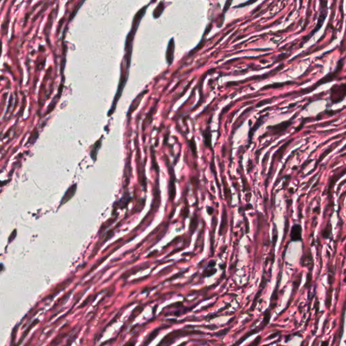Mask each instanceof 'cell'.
<instances>
[{"instance_id": "obj_9", "label": "cell", "mask_w": 346, "mask_h": 346, "mask_svg": "<svg viewBox=\"0 0 346 346\" xmlns=\"http://www.w3.org/2000/svg\"><path fill=\"white\" fill-rule=\"evenodd\" d=\"M216 272V269H215L214 268V269L207 268L204 271L203 276H212L213 275H214Z\"/></svg>"}, {"instance_id": "obj_5", "label": "cell", "mask_w": 346, "mask_h": 346, "mask_svg": "<svg viewBox=\"0 0 346 346\" xmlns=\"http://www.w3.org/2000/svg\"><path fill=\"white\" fill-rule=\"evenodd\" d=\"M292 123V121H285L282 122V123L279 124L278 125H276L274 126V127H272L271 128H272V131H274V133L275 134H278L281 133V132L285 131L287 128L290 126Z\"/></svg>"}, {"instance_id": "obj_15", "label": "cell", "mask_w": 346, "mask_h": 346, "mask_svg": "<svg viewBox=\"0 0 346 346\" xmlns=\"http://www.w3.org/2000/svg\"><path fill=\"white\" fill-rule=\"evenodd\" d=\"M260 337H258L257 339H255V341L252 343V344H250L249 346H257V345L259 344L260 343Z\"/></svg>"}, {"instance_id": "obj_7", "label": "cell", "mask_w": 346, "mask_h": 346, "mask_svg": "<svg viewBox=\"0 0 346 346\" xmlns=\"http://www.w3.org/2000/svg\"><path fill=\"white\" fill-rule=\"evenodd\" d=\"M226 222H227V214H226V208H225V207H224V209H223L221 225V226H220V235H221L222 234V231H223V229H224L225 226L226 225Z\"/></svg>"}, {"instance_id": "obj_14", "label": "cell", "mask_w": 346, "mask_h": 346, "mask_svg": "<svg viewBox=\"0 0 346 346\" xmlns=\"http://www.w3.org/2000/svg\"><path fill=\"white\" fill-rule=\"evenodd\" d=\"M215 266H216V261L215 260H211V261H210V262L208 264V266H207V268L214 269Z\"/></svg>"}, {"instance_id": "obj_2", "label": "cell", "mask_w": 346, "mask_h": 346, "mask_svg": "<svg viewBox=\"0 0 346 346\" xmlns=\"http://www.w3.org/2000/svg\"><path fill=\"white\" fill-rule=\"evenodd\" d=\"M169 173H171V176H170V182L168 185V195H169V199L170 200L172 201L174 200L176 195V188H175V172L174 169H173L171 166L168 168Z\"/></svg>"}, {"instance_id": "obj_4", "label": "cell", "mask_w": 346, "mask_h": 346, "mask_svg": "<svg viewBox=\"0 0 346 346\" xmlns=\"http://www.w3.org/2000/svg\"><path fill=\"white\" fill-rule=\"evenodd\" d=\"M301 234H302V228H301V226L299 224L294 225L291 228V233H290L291 241H301V240H302Z\"/></svg>"}, {"instance_id": "obj_1", "label": "cell", "mask_w": 346, "mask_h": 346, "mask_svg": "<svg viewBox=\"0 0 346 346\" xmlns=\"http://www.w3.org/2000/svg\"><path fill=\"white\" fill-rule=\"evenodd\" d=\"M330 99L333 103L341 102L346 97V83L334 85L330 89Z\"/></svg>"}, {"instance_id": "obj_11", "label": "cell", "mask_w": 346, "mask_h": 346, "mask_svg": "<svg viewBox=\"0 0 346 346\" xmlns=\"http://www.w3.org/2000/svg\"><path fill=\"white\" fill-rule=\"evenodd\" d=\"M330 226H331V224H330V225L327 226L326 227L325 229H324V233L323 235L324 238H325V239L329 238V235H330V232H331V229H330V228H329Z\"/></svg>"}, {"instance_id": "obj_12", "label": "cell", "mask_w": 346, "mask_h": 346, "mask_svg": "<svg viewBox=\"0 0 346 346\" xmlns=\"http://www.w3.org/2000/svg\"><path fill=\"white\" fill-rule=\"evenodd\" d=\"M158 330H156V331H154L152 333V334H151V335H150L149 339H147V344H148V343H150L151 341H152L153 340V339L154 338L156 337V335H158Z\"/></svg>"}, {"instance_id": "obj_8", "label": "cell", "mask_w": 346, "mask_h": 346, "mask_svg": "<svg viewBox=\"0 0 346 346\" xmlns=\"http://www.w3.org/2000/svg\"><path fill=\"white\" fill-rule=\"evenodd\" d=\"M197 218H193L190 222V226H189V230L191 233H193L194 231L197 226Z\"/></svg>"}, {"instance_id": "obj_16", "label": "cell", "mask_w": 346, "mask_h": 346, "mask_svg": "<svg viewBox=\"0 0 346 346\" xmlns=\"http://www.w3.org/2000/svg\"><path fill=\"white\" fill-rule=\"evenodd\" d=\"M213 212H214L213 207H210V206H207V214H208L209 215H212Z\"/></svg>"}, {"instance_id": "obj_17", "label": "cell", "mask_w": 346, "mask_h": 346, "mask_svg": "<svg viewBox=\"0 0 346 346\" xmlns=\"http://www.w3.org/2000/svg\"><path fill=\"white\" fill-rule=\"evenodd\" d=\"M328 345H329V341H323L321 345V346H328Z\"/></svg>"}, {"instance_id": "obj_10", "label": "cell", "mask_w": 346, "mask_h": 346, "mask_svg": "<svg viewBox=\"0 0 346 346\" xmlns=\"http://www.w3.org/2000/svg\"><path fill=\"white\" fill-rule=\"evenodd\" d=\"M270 312L269 310H266V312L265 314V317H264V323L263 325L266 326L267 324L269 323V320H270Z\"/></svg>"}, {"instance_id": "obj_3", "label": "cell", "mask_w": 346, "mask_h": 346, "mask_svg": "<svg viewBox=\"0 0 346 346\" xmlns=\"http://www.w3.org/2000/svg\"><path fill=\"white\" fill-rule=\"evenodd\" d=\"M326 4L327 2H324V5H322L320 4V16H319V21H318V24L316 27V29H314L312 33H311L308 36V37H310L311 36H312L313 34L315 33L316 31L320 29V27H322V25L323 24V21L326 18V12H327V8H326Z\"/></svg>"}, {"instance_id": "obj_13", "label": "cell", "mask_w": 346, "mask_h": 346, "mask_svg": "<svg viewBox=\"0 0 346 346\" xmlns=\"http://www.w3.org/2000/svg\"><path fill=\"white\" fill-rule=\"evenodd\" d=\"M190 146H191V151H192V152L193 153V155L195 157H197V152H196V143H195V141H193V144L192 143H190Z\"/></svg>"}, {"instance_id": "obj_6", "label": "cell", "mask_w": 346, "mask_h": 346, "mask_svg": "<svg viewBox=\"0 0 346 346\" xmlns=\"http://www.w3.org/2000/svg\"><path fill=\"white\" fill-rule=\"evenodd\" d=\"M174 48H175L174 41H173V39H172L171 41H170L167 52H166V59H167V62L169 64H171L173 61V57H174L173 54H174V51H175Z\"/></svg>"}]
</instances>
